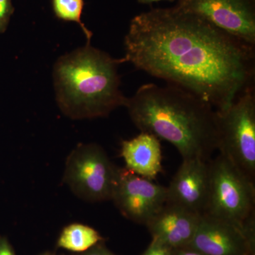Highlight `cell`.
I'll use <instances>...</instances> for the list:
<instances>
[{
  "instance_id": "obj_1",
  "label": "cell",
  "mask_w": 255,
  "mask_h": 255,
  "mask_svg": "<svg viewBox=\"0 0 255 255\" xmlns=\"http://www.w3.org/2000/svg\"><path fill=\"white\" fill-rule=\"evenodd\" d=\"M124 62L197 95L217 112L254 87L255 47L177 6L135 16Z\"/></svg>"
},
{
  "instance_id": "obj_2",
  "label": "cell",
  "mask_w": 255,
  "mask_h": 255,
  "mask_svg": "<svg viewBox=\"0 0 255 255\" xmlns=\"http://www.w3.org/2000/svg\"><path fill=\"white\" fill-rule=\"evenodd\" d=\"M124 107L140 132L169 142L183 159L209 162L219 148L217 112L205 100L182 87L145 84L127 99Z\"/></svg>"
},
{
  "instance_id": "obj_3",
  "label": "cell",
  "mask_w": 255,
  "mask_h": 255,
  "mask_svg": "<svg viewBox=\"0 0 255 255\" xmlns=\"http://www.w3.org/2000/svg\"><path fill=\"white\" fill-rule=\"evenodd\" d=\"M110 55L90 46L62 57L55 66L57 100L65 115L74 119L107 117L124 107L119 64Z\"/></svg>"
},
{
  "instance_id": "obj_4",
  "label": "cell",
  "mask_w": 255,
  "mask_h": 255,
  "mask_svg": "<svg viewBox=\"0 0 255 255\" xmlns=\"http://www.w3.org/2000/svg\"><path fill=\"white\" fill-rule=\"evenodd\" d=\"M209 163V196L204 215L255 233V183L221 154Z\"/></svg>"
},
{
  "instance_id": "obj_5",
  "label": "cell",
  "mask_w": 255,
  "mask_h": 255,
  "mask_svg": "<svg viewBox=\"0 0 255 255\" xmlns=\"http://www.w3.org/2000/svg\"><path fill=\"white\" fill-rule=\"evenodd\" d=\"M217 113L219 154L255 183L254 87L242 94L226 110Z\"/></svg>"
},
{
  "instance_id": "obj_6",
  "label": "cell",
  "mask_w": 255,
  "mask_h": 255,
  "mask_svg": "<svg viewBox=\"0 0 255 255\" xmlns=\"http://www.w3.org/2000/svg\"><path fill=\"white\" fill-rule=\"evenodd\" d=\"M107 152L96 143L77 146L65 162L63 182L89 202L112 200L119 174Z\"/></svg>"
},
{
  "instance_id": "obj_7",
  "label": "cell",
  "mask_w": 255,
  "mask_h": 255,
  "mask_svg": "<svg viewBox=\"0 0 255 255\" xmlns=\"http://www.w3.org/2000/svg\"><path fill=\"white\" fill-rule=\"evenodd\" d=\"M112 200L124 217L146 226L167 202V187L119 168Z\"/></svg>"
},
{
  "instance_id": "obj_8",
  "label": "cell",
  "mask_w": 255,
  "mask_h": 255,
  "mask_svg": "<svg viewBox=\"0 0 255 255\" xmlns=\"http://www.w3.org/2000/svg\"><path fill=\"white\" fill-rule=\"evenodd\" d=\"M177 5L255 46V0H179Z\"/></svg>"
},
{
  "instance_id": "obj_9",
  "label": "cell",
  "mask_w": 255,
  "mask_h": 255,
  "mask_svg": "<svg viewBox=\"0 0 255 255\" xmlns=\"http://www.w3.org/2000/svg\"><path fill=\"white\" fill-rule=\"evenodd\" d=\"M187 247L204 255H255V233L203 215Z\"/></svg>"
},
{
  "instance_id": "obj_10",
  "label": "cell",
  "mask_w": 255,
  "mask_h": 255,
  "mask_svg": "<svg viewBox=\"0 0 255 255\" xmlns=\"http://www.w3.org/2000/svg\"><path fill=\"white\" fill-rule=\"evenodd\" d=\"M209 161L183 159L167 187V202L203 216L209 201Z\"/></svg>"
},
{
  "instance_id": "obj_11",
  "label": "cell",
  "mask_w": 255,
  "mask_h": 255,
  "mask_svg": "<svg viewBox=\"0 0 255 255\" xmlns=\"http://www.w3.org/2000/svg\"><path fill=\"white\" fill-rule=\"evenodd\" d=\"M200 215L166 202L146 226L152 240L170 249L189 246L196 232Z\"/></svg>"
},
{
  "instance_id": "obj_12",
  "label": "cell",
  "mask_w": 255,
  "mask_h": 255,
  "mask_svg": "<svg viewBox=\"0 0 255 255\" xmlns=\"http://www.w3.org/2000/svg\"><path fill=\"white\" fill-rule=\"evenodd\" d=\"M121 155L126 168L151 180L163 169L160 140L149 132H140L130 140H123Z\"/></svg>"
},
{
  "instance_id": "obj_13",
  "label": "cell",
  "mask_w": 255,
  "mask_h": 255,
  "mask_svg": "<svg viewBox=\"0 0 255 255\" xmlns=\"http://www.w3.org/2000/svg\"><path fill=\"white\" fill-rule=\"evenodd\" d=\"M104 241V238L93 228L81 223H73L64 228L57 246L73 253H85Z\"/></svg>"
},
{
  "instance_id": "obj_14",
  "label": "cell",
  "mask_w": 255,
  "mask_h": 255,
  "mask_svg": "<svg viewBox=\"0 0 255 255\" xmlns=\"http://www.w3.org/2000/svg\"><path fill=\"white\" fill-rule=\"evenodd\" d=\"M53 11L55 16L60 19L78 23L90 43L92 32L82 23L81 16L83 10L84 0H52Z\"/></svg>"
},
{
  "instance_id": "obj_15",
  "label": "cell",
  "mask_w": 255,
  "mask_h": 255,
  "mask_svg": "<svg viewBox=\"0 0 255 255\" xmlns=\"http://www.w3.org/2000/svg\"><path fill=\"white\" fill-rule=\"evenodd\" d=\"M14 11L11 0H0V34L6 31Z\"/></svg>"
},
{
  "instance_id": "obj_16",
  "label": "cell",
  "mask_w": 255,
  "mask_h": 255,
  "mask_svg": "<svg viewBox=\"0 0 255 255\" xmlns=\"http://www.w3.org/2000/svg\"><path fill=\"white\" fill-rule=\"evenodd\" d=\"M172 249L152 240L150 246L142 255H171Z\"/></svg>"
},
{
  "instance_id": "obj_17",
  "label": "cell",
  "mask_w": 255,
  "mask_h": 255,
  "mask_svg": "<svg viewBox=\"0 0 255 255\" xmlns=\"http://www.w3.org/2000/svg\"><path fill=\"white\" fill-rule=\"evenodd\" d=\"M78 255H117L110 251L105 245L104 244L103 242L98 243L96 246L92 247L88 251L85 252V253H79Z\"/></svg>"
},
{
  "instance_id": "obj_18",
  "label": "cell",
  "mask_w": 255,
  "mask_h": 255,
  "mask_svg": "<svg viewBox=\"0 0 255 255\" xmlns=\"http://www.w3.org/2000/svg\"><path fill=\"white\" fill-rule=\"evenodd\" d=\"M0 255H16L7 238L0 236Z\"/></svg>"
},
{
  "instance_id": "obj_19",
  "label": "cell",
  "mask_w": 255,
  "mask_h": 255,
  "mask_svg": "<svg viewBox=\"0 0 255 255\" xmlns=\"http://www.w3.org/2000/svg\"><path fill=\"white\" fill-rule=\"evenodd\" d=\"M171 255H204L199 251L189 247L185 248H177V249L172 250V254Z\"/></svg>"
},
{
  "instance_id": "obj_20",
  "label": "cell",
  "mask_w": 255,
  "mask_h": 255,
  "mask_svg": "<svg viewBox=\"0 0 255 255\" xmlns=\"http://www.w3.org/2000/svg\"><path fill=\"white\" fill-rule=\"evenodd\" d=\"M159 1H163V0H137L139 3L143 4H150Z\"/></svg>"
},
{
  "instance_id": "obj_21",
  "label": "cell",
  "mask_w": 255,
  "mask_h": 255,
  "mask_svg": "<svg viewBox=\"0 0 255 255\" xmlns=\"http://www.w3.org/2000/svg\"><path fill=\"white\" fill-rule=\"evenodd\" d=\"M39 255H56L53 254V253H42V254Z\"/></svg>"
}]
</instances>
